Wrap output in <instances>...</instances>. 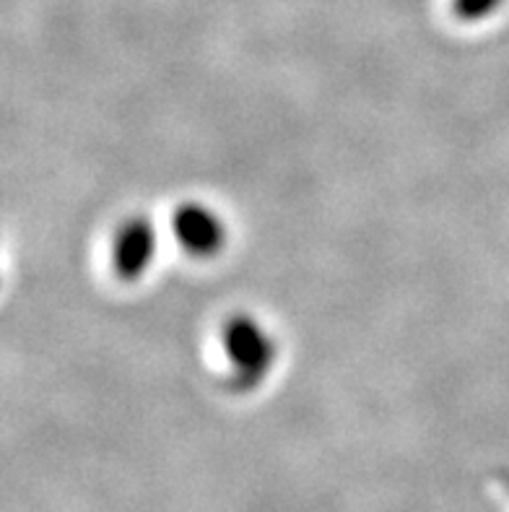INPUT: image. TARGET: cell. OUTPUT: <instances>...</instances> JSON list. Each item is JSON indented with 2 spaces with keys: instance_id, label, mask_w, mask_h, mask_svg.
Here are the masks:
<instances>
[{
  "instance_id": "cell-3",
  "label": "cell",
  "mask_w": 509,
  "mask_h": 512,
  "mask_svg": "<svg viewBox=\"0 0 509 512\" xmlns=\"http://www.w3.org/2000/svg\"><path fill=\"white\" fill-rule=\"evenodd\" d=\"M174 240L193 258H216L226 247L229 232L216 208L200 201H187L177 206L172 219Z\"/></svg>"
},
{
  "instance_id": "cell-2",
  "label": "cell",
  "mask_w": 509,
  "mask_h": 512,
  "mask_svg": "<svg viewBox=\"0 0 509 512\" xmlns=\"http://www.w3.org/2000/svg\"><path fill=\"white\" fill-rule=\"evenodd\" d=\"M159 250V234L146 216H130L112 237V268L120 281H141L154 266Z\"/></svg>"
},
{
  "instance_id": "cell-4",
  "label": "cell",
  "mask_w": 509,
  "mask_h": 512,
  "mask_svg": "<svg viewBox=\"0 0 509 512\" xmlns=\"http://www.w3.org/2000/svg\"><path fill=\"white\" fill-rule=\"evenodd\" d=\"M504 0H452V13L460 21H484L502 8Z\"/></svg>"
},
{
  "instance_id": "cell-1",
  "label": "cell",
  "mask_w": 509,
  "mask_h": 512,
  "mask_svg": "<svg viewBox=\"0 0 509 512\" xmlns=\"http://www.w3.org/2000/svg\"><path fill=\"white\" fill-rule=\"evenodd\" d=\"M221 354L226 359L229 388L245 393L255 390L273 372L278 357L276 338L263 323L245 312L226 318L219 333Z\"/></svg>"
}]
</instances>
